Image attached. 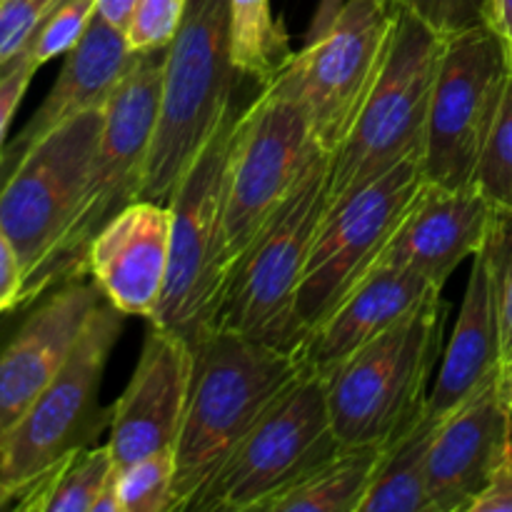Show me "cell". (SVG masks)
I'll use <instances>...</instances> for the list:
<instances>
[{
	"mask_svg": "<svg viewBox=\"0 0 512 512\" xmlns=\"http://www.w3.org/2000/svg\"><path fill=\"white\" fill-rule=\"evenodd\" d=\"M193 383L175 445L173 512L190 510L270 405L303 373L295 353L210 330L193 345Z\"/></svg>",
	"mask_w": 512,
	"mask_h": 512,
	"instance_id": "obj_1",
	"label": "cell"
},
{
	"mask_svg": "<svg viewBox=\"0 0 512 512\" xmlns=\"http://www.w3.org/2000/svg\"><path fill=\"white\" fill-rule=\"evenodd\" d=\"M228 0H188L165 48L158 115L140 198L168 205L193 160L235 108Z\"/></svg>",
	"mask_w": 512,
	"mask_h": 512,
	"instance_id": "obj_2",
	"label": "cell"
},
{
	"mask_svg": "<svg viewBox=\"0 0 512 512\" xmlns=\"http://www.w3.org/2000/svg\"><path fill=\"white\" fill-rule=\"evenodd\" d=\"M448 310L435 295L323 375L340 448H388L423 418Z\"/></svg>",
	"mask_w": 512,
	"mask_h": 512,
	"instance_id": "obj_3",
	"label": "cell"
},
{
	"mask_svg": "<svg viewBox=\"0 0 512 512\" xmlns=\"http://www.w3.org/2000/svg\"><path fill=\"white\" fill-rule=\"evenodd\" d=\"M443 38L413 13L395 8L378 80L350 135L330 155L323 213L403 160L423 155Z\"/></svg>",
	"mask_w": 512,
	"mask_h": 512,
	"instance_id": "obj_4",
	"label": "cell"
},
{
	"mask_svg": "<svg viewBox=\"0 0 512 512\" xmlns=\"http://www.w3.org/2000/svg\"><path fill=\"white\" fill-rule=\"evenodd\" d=\"M330 155L320 153L275 218L235 260L215 328L298 355V290L325 210Z\"/></svg>",
	"mask_w": 512,
	"mask_h": 512,
	"instance_id": "obj_5",
	"label": "cell"
},
{
	"mask_svg": "<svg viewBox=\"0 0 512 512\" xmlns=\"http://www.w3.org/2000/svg\"><path fill=\"white\" fill-rule=\"evenodd\" d=\"M125 315L103 298L68 363L0 440V510L13 508L60 460L93 445L110 425L100 408V383Z\"/></svg>",
	"mask_w": 512,
	"mask_h": 512,
	"instance_id": "obj_6",
	"label": "cell"
},
{
	"mask_svg": "<svg viewBox=\"0 0 512 512\" xmlns=\"http://www.w3.org/2000/svg\"><path fill=\"white\" fill-rule=\"evenodd\" d=\"M163 58L165 50L140 53L138 63L110 95L105 105L103 133L90 160L78 210L53 258L35 280L30 305L65 280L85 278L88 275L85 255L90 240L115 213H120L143 193L145 163H148L155 115H158Z\"/></svg>",
	"mask_w": 512,
	"mask_h": 512,
	"instance_id": "obj_7",
	"label": "cell"
},
{
	"mask_svg": "<svg viewBox=\"0 0 512 512\" xmlns=\"http://www.w3.org/2000/svg\"><path fill=\"white\" fill-rule=\"evenodd\" d=\"M308 115L288 95L260 85L235 120L223 178L225 280L235 260L293 195L318 158ZM330 155V153H328Z\"/></svg>",
	"mask_w": 512,
	"mask_h": 512,
	"instance_id": "obj_8",
	"label": "cell"
},
{
	"mask_svg": "<svg viewBox=\"0 0 512 512\" xmlns=\"http://www.w3.org/2000/svg\"><path fill=\"white\" fill-rule=\"evenodd\" d=\"M340 450L330 423L325 378L303 368L215 478L200 490L190 510H265L270 500Z\"/></svg>",
	"mask_w": 512,
	"mask_h": 512,
	"instance_id": "obj_9",
	"label": "cell"
},
{
	"mask_svg": "<svg viewBox=\"0 0 512 512\" xmlns=\"http://www.w3.org/2000/svg\"><path fill=\"white\" fill-rule=\"evenodd\" d=\"M238 113L240 108L230 110L168 200L173 213L168 283L150 323L183 335L190 345L215 330L223 303V178Z\"/></svg>",
	"mask_w": 512,
	"mask_h": 512,
	"instance_id": "obj_10",
	"label": "cell"
},
{
	"mask_svg": "<svg viewBox=\"0 0 512 512\" xmlns=\"http://www.w3.org/2000/svg\"><path fill=\"white\" fill-rule=\"evenodd\" d=\"M393 20L395 5L385 0H345L333 25L265 83L305 110L325 153L333 155L353 130L383 68Z\"/></svg>",
	"mask_w": 512,
	"mask_h": 512,
	"instance_id": "obj_11",
	"label": "cell"
},
{
	"mask_svg": "<svg viewBox=\"0 0 512 512\" xmlns=\"http://www.w3.org/2000/svg\"><path fill=\"white\" fill-rule=\"evenodd\" d=\"M510 70L508 48L485 23L445 35L420 155L428 183L475 188Z\"/></svg>",
	"mask_w": 512,
	"mask_h": 512,
	"instance_id": "obj_12",
	"label": "cell"
},
{
	"mask_svg": "<svg viewBox=\"0 0 512 512\" xmlns=\"http://www.w3.org/2000/svg\"><path fill=\"white\" fill-rule=\"evenodd\" d=\"M105 108L85 110L50 130L0 185V228L23 265V305L73 223L103 133Z\"/></svg>",
	"mask_w": 512,
	"mask_h": 512,
	"instance_id": "obj_13",
	"label": "cell"
},
{
	"mask_svg": "<svg viewBox=\"0 0 512 512\" xmlns=\"http://www.w3.org/2000/svg\"><path fill=\"white\" fill-rule=\"evenodd\" d=\"M423 183V163L415 155L323 213L295 308L305 338L378 265Z\"/></svg>",
	"mask_w": 512,
	"mask_h": 512,
	"instance_id": "obj_14",
	"label": "cell"
},
{
	"mask_svg": "<svg viewBox=\"0 0 512 512\" xmlns=\"http://www.w3.org/2000/svg\"><path fill=\"white\" fill-rule=\"evenodd\" d=\"M195 350L183 335L150 323L123 395L110 408L108 450L115 470L175 450L193 383Z\"/></svg>",
	"mask_w": 512,
	"mask_h": 512,
	"instance_id": "obj_15",
	"label": "cell"
},
{
	"mask_svg": "<svg viewBox=\"0 0 512 512\" xmlns=\"http://www.w3.org/2000/svg\"><path fill=\"white\" fill-rule=\"evenodd\" d=\"M100 303L103 293L93 278L65 280L0 338V440L63 370Z\"/></svg>",
	"mask_w": 512,
	"mask_h": 512,
	"instance_id": "obj_16",
	"label": "cell"
},
{
	"mask_svg": "<svg viewBox=\"0 0 512 512\" xmlns=\"http://www.w3.org/2000/svg\"><path fill=\"white\" fill-rule=\"evenodd\" d=\"M170 230L173 213L168 205L138 198L90 240L85 270L125 318L153 320L158 315L168 283Z\"/></svg>",
	"mask_w": 512,
	"mask_h": 512,
	"instance_id": "obj_17",
	"label": "cell"
},
{
	"mask_svg": "<svg viewBox=\"0 0 512 512\" xmlns=\"http://www.w3.org/2000/svg\"><path fill=\"white\" fill-rule=\"evenodd\" d=\"M512 438V405L498 380L438 423L428 455L433 512H470Z\"/></svg>",
	"mask_w": 512,
	"mask_h": 512,
	"instance_id": "obj_18",
	"label": "cell"
},
{
	"mask_svg": "<svg viewBox=\"0 0 512 512\" xmlns=\"http://www.w3.org/2000/svg\"><path fill=\"white\" fill-rule=\"evenodd\" d=\"M495 208L475 188L450 190L425 180L378 265H398L443 288L488 238Z\"/></svg>",
	"mask_w": 512,
	"mask_h": 512,
	"instance_id": "obj_19",
	"label": "cell"
},
{
	"mask_svg": "<svg viewBox=\"0 0 512 512\" xmlns=\"http://www.w3.org/2000/svg\"><path fill=\"white\" fill-rule=\"evenodd\" d=\"M140 53H133L125 43L123 30L113 28L95 13L93 23L85 30L80 43L70 53H65V63L48 90L43 103L33 113V118L20 128V133L5 145L0 170L5 175L13 165L33 148L40 138L68 123L85 110L105 108L110 95L120 85V80L138 63Z\"/></svg>",
	"mask_w": 512,
	"mask_h": 512,
	"instance_id": "obj_20",
	"label": "cell"
},
{
	"mask_svg": "<svg viewBox=\"0 0 512 512\" xmlns=\"http://www.w3.org/2000/svg\"><path fill=\"white\" fill-rule=\"evenodd\" d=\"M443 293L430 280L398 265H375L358 288L303 340L298 358L305 368L325 375L348 355Z\"/></svg>",
	"mask_w": 512,
	"mask_h": 512,
	"instance_id": "obj_21",
	"label": "cell"
},
{
	"mask_svg": "<svg viewBox=\"0 0 512 512\" xmlns=\"http://www.w3.org/2000/svg\"><path fill=\"white\" fill-rule=\"evenodd\" d=\"M500 375V328L485 248L473 255L458 323L443 348L428 395V413L438 420L468 403Z\"/></svg>",
	"mask_w": 512,
	"mask_h": 512,
	"instance_id": "obj_22",
	"label": "cell"
},
{
	"mask_svg": "<svg viewBox=\"0 0 512 512\" xmlns=\"http://www.w3.org/2000/svg\"><path fill=\"white\" fill-rule=\"evenodd\" d=\"M440 420L425 410L418 423L383 448L358 512H433L428 455Z\"/></svg>",
	"mask_w": 512,
	"mask_h": 512,
	"instance_id": "obj_23",
	"label": "cell"
},
{
	"mask_svg": "<svg viewBox=\"0 0 512 512\" xmlns=\"http://www.w3.org/2000/svg\"><path fill=\"white\" fill-rule=\"evenodd\" d=\"M383 448L340 450L270 500L263 512H358Z\"/></svg>",
	"mask_w": 512,
	"mask_h": 512,
	"instance_id": "obj_24",
	"label": "cell"
},
{
	"mask_svg": "<svg viewBox=\"0 0 512 512\" xmlns=\"http://www.w3.org/2000/svg\"><path fill=\"white\" fill-rule=\"evenodd\" d=\"M115 475L108 445L75 450L38 480L13 510L18 512H93Z\"/></svg>",
	"mask_w": 512,
	"mask_h": 512,
	"instance_id": "obj_25",
	"label": "cell"
},
{
	"mask_svg": "<svg viewBox=\"0 0 512 512\" xmlns=\"http://www.w3.org/2000/svg\"><path fill=\"white\" fill-rule=\"evenodd\" d=\"M230 55L240 78L270 83L293 55L283 25L275 20L270 0H228Z\"/></svg>",
	"mask_w": 512,
	"mask_h": 512,
	"instance_id": "obj_26",
	"label": "cell"
},
{
	"mask_svg": "<svg viewBox=\"0 0 512 512\" xmlns=\"http://www.w3.org/2000/svg\"><path fill=\"white\" fill-rule=\"evenodd\" d=\"M175 450L118 468L113 488L120 512H173Z\"/></svg>",
	"mask_w": 512,
	"mask_h": 512,
	"instance_id": "obj_27",
	"label": "cell"
},
{
	"mask_svg": "<svg viewBox=\"0 0 512 512\" xmlns=\"http://www.w3.org/2000/svg\"><path fill=\"white\" fill-rule=\"evenodd\" d=\"M500 328V375L512 368V213L495 210L483 243ZM498 375V378H500Z\"/></svg>",
	"mask_w": 512,
	"mask_h": 512,
	"instance_id": "obj_28",
	"label": "cell"
},
{
	"mask_svg": "<svg viewBox=\"0 0 512 512\" xmlns=\"http://www.w3.org/2000/svg\"><path fill=\"white\" fill-rule=\"evenodd\" d=\"M475 190L495 210L512 213V70L488 148H485L483 160L478 165Z\"/></svg>",
	"mask_w": 512,
	"mask_h": 512,
	"instance_id": "obj_29",
	"label": "cell"
},
{
	"mask_svg": "<svg viewBox=\"0 0 512 512\" xmlns=\"http://www.w3.org/2000/svg\"><path fill=\"white\" fill-rule=\"evenodd\" d=\"M95 13H98V0H60L45 15V20L38 25L20 55H25L35 68H40L48 60L70 53L80 43L85 30L90 28Z\"/></svg>",
	"mask_w": 512,
	"mask_h": 512,
	"instance_id": "obj_30",
	"label": "cell"
},
{
	"mask_svg": "<svg viewBox=\"0 0 512 512\" xmlns=\"http://www.w3.org/2000/svg\"><path fill=\"white\" fill-rule=\"evenodd\" d=\"M188 0H138L125 28V43L133 53L165 50L183 23Z\"/></svg>",
	"mask_w": 512,
	"mask_h": 512,
	"instance_id": "obj_31",
	"label": "cell"
},
{
	"mask_svg": "<svg viewBox=\"0 0 512 512\" xmlns=\"http://www.w3.org/2000/svg\"><path fill=\"white\" fill-rule=\"evenodd\" d=\"M60 0H0V73L30 43L38 25Z\"/></svg>",
	"mask_w": 512,
	"mask_h": 512,
	"instance_id": "obj_32",
	"label": "cell"
},
{
	"mask_svg": "<svg viewBox=\"0 0 512 512\" xmlns=\"http://www.w3.org/2000/svg\"><path fill=\"white\" fill-rule=\"evenodd\" d=\"M385 3L408 10L440 35H455L485 23V0H385Z\"/></svg>",
	"mask_w": 512,
	"mask_h": 512,
	"instance_id": "obj_33",
	"label": "cell"
},
{
	"mask_svg": "<svg viewBox=\"0 0 512 512\" xmlns=\"http://www.w3.org/2000/svg\"><path fill=\"white\" fill-rule=\"evenodd\" d=\"M35 73H38V68L25 55H18L0 73V158H3L5 150V135H8L10 123H13L15 113H18Z\"/></svg>",
	"mask_w": 512,
	"mask_h": 512,
	"instance_id": "obj_34",
	"label": "cell"
},
{
	"mask_svg": "<svg viewBox=\"0 0 512 512\" xmlns=\"http://www.w3.org/2000/svg\"><path fill=\"white\" fill-rule=\"evenodd\" d=\"M23 265L13 243L0 228V315L23 308Z\"/></svg>",
	"mask_w": 512,
	"mask_h": 512,
	"instance_id": "obj_35",
	"label": "cell"
},
{
	"mask_svg": "<svg viewBox=\"0 0 512 512\" xmlns=\"http://www.w3.org/2000/svg\"><path fill=\"white\" fill-rule=\"evenodd\" d=\"M470 512H512V438L490 483L470 505Z\"/></svg>",
	"mask_w": 512,
	"mask_h": 512,
	"instance_id": "obj_36",
	"label": "cell"
},
{
	"mask_svg": "<svg viewBox=\"0 0 512 512\" xmlns=\"http://www.w3.org/2000/svg\"><path fill=\"white\" fill-rule=\"evenodd\" d=\"M485 25L503 40L512 55V0H485Z\"/></svg>",
	"mask_w": 512,
	"mask_h": 512,
	"instance_id": "obj_37",
	"label": "cell"
},
{
	"mask_svg": "<svg viewBox=\"0 0 512 512\" xmlns=\"http://www.w3.org/2000/svg\"><path fill=\"white\" fill-rule=\"evenodd\" d=\"M345 5V0H318V5H315V13H313V20H310L308 25V35H305V43H313V40H318L320 35L325 33V30L333 25V20L338 18L340 8Z\"/></svg>",
	"mask_w": 512,
	"mask_h": 512,
	"instance_id": "obj_38",
	"label": "cell"
},
{
	"mask_svg": "<svg viewBox=\"0 0 512 512\" xmlns=\"http://www.w3.org/2000/svg\"><path fill=\"white\" fill-rule=\"evenodd\" d=\"M135 5H138V0H98V15L105 23L125 33L130 18H133Z\"/></svg>",
	"mask_w": 512,
	"mask_h": 512,
	"instance_id": "obj_39",
	"label": "cell"
},
{
	"mask_svg": "<svg viewBox=\"0 0 512 512\" xmlns=\"http://www.w3.org/2000/svg\"><path fill=\"white\" fill-rule=\"evenodd\" d=\"M498 388H500V393H503V398L512 405V368L505 375H500Z\"/></svg>",
	"mask_w": 512,
	"mask_h": 512,
	"instance_id": "obj_40",
	"label": "cell"
},
{
	"mask_svg": "<svg viewBox=\"0 0 512 512\" xmlns=\"http://www.w3.org/2000/svg\"><path fill=\"white\" fill-rule=\"evenodd\" d=\"M510 63H512V55H510Z\"/></svg>",
	"mask_w": 512,
	"mask_h": 512,
	"instance_id": "obj_41",
	"label": "cell"
},
{
	"mask_svg": "<svg viewBox=\"0 0 512 512\" xmlns=\"http://www.w3.org/2000/svg\"><path fill=\"white\" fill-rule=\"evenodd\" d=\"M0 318H3V315H0Z\"/></svg>",
	"mask_w": 512,
	"mask_h": 512,
	"instance_id": "obj_42",
	"label": "cell"
}]
</instances>
